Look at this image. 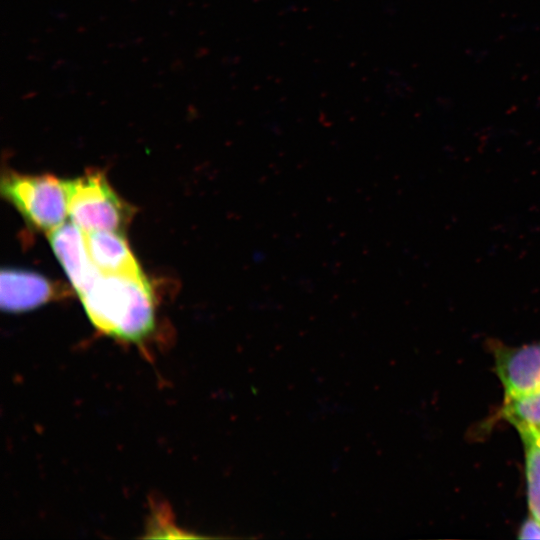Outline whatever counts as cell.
<instances>
[{"label":"cell","mask_w":540,"mask_h":540,"mask_svg":"<svg viewBox=\"0 0 540 540\" xmlns=\"http://www.w3.org/2000/svg\"><path fill=\"white\" fill-rule=\"evenodd\" d=\"M79 296L92 324L108 336L140 344L154 329V303L146 279L100 272Z\"/></svg>","instance_id":"obj_1"},{"label":"cell","mask_w":540,"mask_h":540,"mask_svg":"<svg viewBox=\"0 0 540 540\" xmlns=\"http://www.w3.org/2000/svg\"><path fill=\"white\" fill-rule=\"evenodd\" d=\"M1 192L36 229L51 232L69 215L65 181L55 176L8 172L2 178Z\"/></svg>","instance_id":"obj_2"},{"label":"cell","mask_w":540,"mask_h":540,"mask_svg":"<svg viewBox=\"0 0 540 540\" xmlns=\"http://www.w3.org/2000/svg\"><path fill=\"white\" fill-rule=\"evenodd\" d=\"M68 214L84 232H121L131 216L124 203L108 184L104 174L92 171L65 181Z\"/></svg>","instance_id":"obj_3"},{"label":"cell","mask_w":540,"mask_h":540,"mask_svg":"<svg viewBox=\"0 0 540 540\" xmlns=\"http://www.w3.org/2000/svg\"><path fill=\"white\" fill-rule=\"evenodd\" d=\"M488 345L504 398L540 390V341L509 346L499 340H489Z\"/></svg>","instance_id":"obj_4"},{"label":"cell","mask_w":540,"mask_h":540,"mask_svg":"<svg viewBox=\"0 0 540 540\" xmlns=\"http://www.w3.org/2000/svg\"><path fill=\"white\" fill-rule=\"evenodd\" d=\"M55 256L78 294L85 291L100 273L88 252L85 232L75 223H63L49 232Z\"/></svg>","instance_id":"obj_5"},{"label":"cell","mask_w":540,"mask_h":540,"mask_svg":"<svg viewBox=\"0 0 540 540\" xmlns=\"http://www.w3.org/2000/svg\"><path fill=\"white\" fill-rule=\"evenodd\" d=\"M62 291L40 274L21 270L3 269L0 277V304L8 312H21L36 308Z\"/></svg>","instance_id":"obj_6"},{"label":"cell","mask_w":540,"mask_h":540,"mask_svg":"<svg viewBox=\"0 0 540 540\" xmlns=\"http://www.w3.org/2000/svg\"><path fill=\"white\" fill-rule=\"evenodd\" d=\"M85 239L91 260L99 272L146 279L121 232H85Z\"/></svg>","instance_id":"obj_7"},{"label":"cell","mask_w":540,"mask_h":540,"mask_svg":"<svg viewBox=\"0 0 540 540\" xmlns=\"http://www.w3.org/2000/svg\"><path fill=\"white\" fill-rule=\"evenodd\" d=\"M524 448L526 493L529 514L540 521V430H517Z\"/></svg>","instance_id":"obj_8"},{"label":"cell","mask_w":540,"mask_h":540,"mask_svg":"<svg viewBox=\"0 0 540 540\" xmlns=\"http://www.w3.org/2000/svg\"><path fill=\"white\" fill-rule=\"evenodd\" d=\"M497 418L508 422L516 430H540V390L504 398Z\"/></svg>","instance_id":"obj_9"},{"label":"cell","mask_w":540,"mask_h":540,"mask_svg":"<svg viewBox=\"0 0 540 540\" xmlns=\"http://www.w3.org/2000/svg\"><path fill=\"white\" fill-rule=\"evenodd\" d=\"M519 539H540V521L529 514L518 530Z\"/></svg>","instance_id":"obj_10"}]
</instances>
